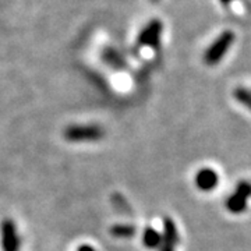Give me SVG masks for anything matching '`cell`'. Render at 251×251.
Here are the masks:
<instances>
[{
  "label": "cell",
  "mask_w": 251,
  "mask_h": 251,
  "mask_svg": "<svg viewBox=\"0 0 251 251\" xmlns=\"http://www.w3.org/2000/svg\"><path fill=\"white\" fill-rule=\"evenodd\" d=\"M159 251H175V247L171 246V244H168V243L162 242L161 247H159Z\"/></svg>",
  "instance_id": "8fae6325"
},
{
  "label": "cell",
  "mask_w": 251,
  "mask_h": 251,
  "mask_svg": "<svg viewBox=\"0 0 251 251\" xmlns=\"http://www.w3.org/2000/svg\"><path fill=\"white\" fill-rule=\"evenodd\" d=\"M77 251H97L92 246H90V244H81L80 247L77 249Z\"/></svg>",
  "instance_id": "7c38bea8"
},
{
  "label": "cell",
  "mask_w": 251,
  "mask_h": 251,
  "mask_svg": "<svg viewBox=\"0 0 251 251\" xmlns=\"http://www.w3.org/2000/svg\"><path fill=\"white\" fill-rule=\"evenodd\" d=\"M137 232L135 226L133 225H115L110 227V233L115 237L119 239H128V237H133Z\"/></svg>",
  "instance_id": "52a82bcc"
},
{
  "label": "cell",
  "mask_w": 251,
  "mask_h": 251,
  "mask_svg": "<svg viewBox=\"0 0 251 251\" xmlns=\"http://www.w3.org/2000/svg\"><path fill=\"white\" fill-rule=\"evenodd\" d=\"M226 205H227V208H229L233 214H240L242 211L246 209V206H247V198L242 197V196H239L237 193H234L233 196L229 197Z\"/></svg>",
  "instance_id": "ba28073f"
},
{
  "label": "cell",
  "mask_w": 251,
  "mask_h": 251,
  "mask_svg": "<svg viewBox=\"0 0 251 251\" xmlns=\"http://www.w3.org/2000/svg\"><path fill=\"white\" fill-rule=\"evenodd\" d=\"M64 138L72 143L98 141L103 138V128L99 126H70L64 130Z\"/></svg>",
  "instance_id": "6da1fadb"
},
{
  "label": "cell",
  "mask_w": 251,
  "mask_h": 251,
  "mask_svg": "<svg viewBox=\"0 0 251 251\" xmlns=\"http://www.w3.org/2000/svg\"><path fill=\"white\" fill-rule=\"evenodd\" d=\"M163 242L171 244V246H176L180 242L179 232L176 229V225L172 221L171 218H165L163 219V236H162Z\"/></svg>",
  "instance_id": "5b68a950"
},
{
  "label": "cell",
  "mask_w": 251,
  "mask_h": 251,
  "mask_svg": "<svg viewBox=\"0 0 251 251\" xmlns=\"http://www.w3.org/2000/svg\"><path fill=\"white\" fill-rule=\"evenodd\" d=\"M218 181H219V177H218V173L212 169H201L196 175V184L200 190L202 191H211L218 186Z\"/></svg>",
  "instance_id": "277c9868"
},
{
  "label": "cell",
  "mask_w": 251,
  "mask_h": 251,
  "mask_svg": "<svg viewBox=\"0 0 251 251\" xmlns=\"http://www.w3.org/2000/svg\"><path fill=\"white\" fill-rule=\"evenodd\" d=\"M222 1H224V0H222ZM225 1H229V0H225Z\"/></svg>",
  "instance_id": "4fadbf2b"
},
{
  "label": "cell",
  "mask_w": 251,
  "mask_h": 251,
  "mask_svg": "<svg viewBox=\"0 0 251 251\" xmlns=\"http://www.w3.org/2000/svg\"><path fill=\"white\" fill-rule=\"evenodd\" d=\"M236 98L239 99L242 103H244L246 106L251 108V94L250 92H247V91H244V90H237L236 91Z\"/></svg>",
  "instance_id": "9c48e42d"
},
{
  "label": "cell",
  "mask_w": 251,
  "mask_h": 251,
  "mask_svg": "<svg viewBox=\"0 0 251 251\" xmlns=\"http://www.w3.org/2000/svg\"><path fill=\"white\" fill-rule=\"evenodd\" d=\"M236 193L239 194V196H242L244 198H249L251 196V184L250 183H246V181H243L240 183L237 188H236Z\"/></svg>",
  "instance_id": "30bf717a"
},
{
  "label": "cell",
  "mask_w": 251,
  "mask_h": 251,
  "mask_svg": "<svg viewBox=\"0 0 251 251\" xmlns=\"http://www.w3.org/2000/svg\"><path fill=\"white\" fill-rule=\"evenodd\" d=\"M1 233V250L3 251H20V237L17 233L16 224L11 219H4L0 225Z\"/></svg>",
  "instance_id": "7a4b0ae2"
},
{
  "label": "cell",
  "mask_w": 251,
  "mask_h": 251,
  "mask_svg": "<svg viewBox=\"0 0 251 251\" xmlns=\"http://www.w3.org/2000/svg\"><path fill=\"white\" fill-rule=\"evenodd\" d=\"M162 242V234H159L153 227H147L143 232V243L147 249H151V250H156L161 247Z\"/></svg>",
  "instance_id": "8992f818"
},
{
  "label": "cell",
  "mask_w": 251,
  "mask_h": 251,
  "mask_svg": "<svg viewBox=\"0 0 251 251\" xmlns=\"http://www.w3.org/2000/svg\"><path fill=\"white\" fill-rule=\"evenodd\" d=\"M233 41V35L230 32H225L215 41V44L211 46L205 53V62L208 64H216L219 62L224 54L227 52L229 46Z\"/></svg>",
  "instance_id": "3957f363"
}]
</instances>
